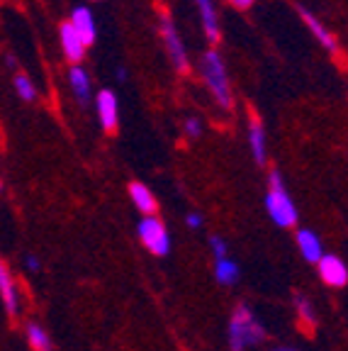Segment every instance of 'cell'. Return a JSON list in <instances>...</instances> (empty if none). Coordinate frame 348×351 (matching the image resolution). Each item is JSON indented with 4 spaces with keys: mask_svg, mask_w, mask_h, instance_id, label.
<instances>
[{
    "mask_svg": "<svg viewBox=\"0 0 348 351\" xmlns=\"http://www.w3.org/2000/svg\"><path fill=\"white\" fill-rule=\"evenodd\" d=\"M268 341V329L256 317L249 302H239L227 324V344L229 351H249L258 349Z\"/></svg>",
    "mask_w": 348,
    "mask_h": 351,
    "instance_id": "1",
    "label": "cell"
},
{
    "mask_svg": "<svg viewBox=\"0 0 348 351\" xmlns=\"http://www.w3.org/2000/svg\"><path fill=\"white\" fill-rule=\"evenodd\" d=\"M266 213L271 222L280 230H293L297 225L299 213L295 205L293 195H290L288 186H285L280 171L273 169L268 176V191H266Z\"/></svg>",
    "mask_w": 348,
    "mask_h": 351,
    "instance_id": "2",
    "label": "cell"
},
{
    "mask_svg": "<svg viewBox=\"0 0 348 351\" xmlns=\"http://www.w3.org/2000/svg\"><path fill=\"white\" fill-rule=\"evenodd\" d=\"M200 73H202L205 86L210 88L212 98L217 100L219 108H224V110L232 108V88H229L227 66H224L217 49L205 51V56H202V61H200Z\"/></svg>",
    "mask_w": 348,
    "mask_h": 351,
    "instance_id": "3",
    "label": "cell"
},
{
    "mask_svg": "<svg viewBox=\"0 0 348 351\" xmlns=\"http://www.w3.org/2000/svg\"><path fill=\"white\" fill-rule=\"evenodd\" d=\"M136 237H139V241H142L144 247H147V252L153 254V256H169L171 254V232L158 215L139 219Z\"/></svg>",
    "mask_w": 348,
    "mask_h": 351,
    "instance_id": "4",
    "label": "cell"
},
{
    "mask_svg": "<svg viewBox=\"0 0 348 351\" xmlns=\"http://www.w3.org/2000/svg\"><path fill=\"white\" fill-rule=\"evenodd\" d=\"M158 32H161V37H164L166 51H169V56H171V61H173L175 69H178L180 73L190 71L188 51H185L183 39H180V34H178V27L173 25V20H171L169 12H164V17H161V27H158Z\"/></svg>",
    "mask_w": 348,
    "mask_h": 351,
    "instance_id": "5",
    "label": "cell"
},
{
    "mask_svg": "<svg viewBox=\"0 0 348 351\" xmlns=\"http://www.w3.org/2000/svg\"><path fill=\"white\" fill-rule=\"evenodd\" d=\"M95 112H98L100 130L105 134H114L117 127H120V105H117V95L105 88L95 95Z\"/></svg>",
    "mask_w": 348,
    "mask_h": 351,
    "instance_id": "6",
    "label": "cell"
},
{
    "mask_svg": "<svg viewBox=\"0 0 348 351\" xmlns=\"http://www.w3.org/2000/svg\"><path fill=\"white\" fill-rule=\"evenodd\" d=\"M316 274H319L321 283L329 288H346L348 285V266L336 254H324L316 263Z\"/></svg>",
    "mask_w": 348,
    "mask_h": 351,
    "instance_id": "7",
    "label": "cell"
},
{
    "mask_svg": "<svg viewBox=\"0 0 348 351\" xmlns=\"http://www.w3.org/2000/svg\"><path fill=\"white\" fill-rule=\"evenodd\" d=\"M0 302H3V310H5L8 317H17L20 315V291H17V283L12 278L10 269H8V263L3 261V256H0Z\"/></svg>",
    "mask_w": 348,
    "mask_h": 351,
    "instance_id": "8",
    "label": "cell"
},
{
    "mask_svg": "<svg viewBox=\"0 0 348 351\" xmlns=\"http://www.w3.org/2000/svg\"><path fill=\"white\" fill-rule=\"evenodd\" d=\"M59 42H61V51H64V56L69 61H71L73 66H78L83 61V56H86V44H83V39L78 37V32L73 29L71 22H61L59 27Z\"/></svg>",
    "mask_w": 348,
    "mask_h": 351,
    "instance_id": "9",
    "label": "cell"
},
{
    "mask_svg": "<svg viewBox=\"0 0 348 351\" xmlns=\"http://www.w3.org/2000/svg\"><path fill=\"white\" fill-rule=\"evenodd\" d=\"M295 241H297L299 256L305 258L307 263H312V266H316V263H319V258L324 256V244H321L319 234H316L314 230H307V227L297 230Z\"/></svg>",
    "mask_w": 348,
    "mask_h": 351,
    "instance_id": "10",
    "label": "cell"
},
{
    "mask_svg": "<svg viewBox=\"0 0 348 351\" xmlns=\"http://www.w3.org/2000/svg\"><path fill=\"white\" fill-rule=\"evenodd\" d=\"M127 191H129L132 205L142 213V217H151V215L158 213V200H156V195H153V191L147 186V183L134 181V183H129V188H127Z\"/></svg>",
    "mask_w": 348,
    "mask_h": 351,
    "instance_id": "11",
    "label": "cell"
},
{
    "mask_svg": "<svg viewBox=\"0 0 348 351\" xmlns=\"http://www.w3.org/2000/svg\"><path fill=\"white\" fill-rule=\"evenodd\" d=\"M249 147L253 154V161L258 166H263L268 161V142H266V130H263V122L256 115H251L249 120Z\"/></svg>",
    "mask_w": 348,
    "mask_h": 351,
    "instance_id": "12",
    "label": "cell"
},
{
    "mask_svg": "<svg viewBox=\"0 0 348 351\" xmlns=\"http://www.w3.org/2000/svg\"><path fill=\"white\" fill-rule=\"evenodd\" d=\"M69 22L73 25V29L78 32V37L83 39L86 47H90V44L95 42V37H98V27H95V17H92V12L88 10L86 5L76 8V10L71 12V20Z\"/></svg>",
    "mask_w": 348,
    "mask_h": 351,
    "instance_id": "13",
    "label": "cell"
},
{
    "mask_svg": "<svg viewBox=\"0 0 348 351\" xmlns=\"http://www.w3.org/2000/svg\"><path fill=\"white\" fill-rule=\"evenodd\" d=\"M299 15H302V20H305V25H307V29H310L312 34L316 37V42L324 47L327 51H338V42H336V37H334L332 32H329L324 25H321L319 20H316L314 15H312L310 10H305V8H299Z\"/></svg>",
    "mask_w": 348,
    "mask_h": 351,
    "instance_id": "14",
    "label": "cell"
},
{
    "mask_svg": "<svg viewBox=\"0 0 348 351\" xmlns=\"http://www.w3.org/2000/svg\"><path fill=\"white\" fill-rule=\"evenodd\" d=\"M25 339H27V346L32 351H54V341H51L47 327L34 322V319L25 322Z\"/></svg>",
    "mask_w": 348,
    "mask_h": 351,
    "instance_id": "15",
    "label": "cell"
},
{
    "mask_svg": "<svg viewBox=\"0 0 348 351\" xmlns=\"http://www.w3.org/2000/svg\"><path fill=\"white\" fill-rule=\"evenodd\" d=\"M241 278V266L234 261L232 256H224V258H214V280L224 288H232L236 285Z\"/></svg>",
    "mask_w": 348,
    "mask_h": 351,
    "instance_id": "16",
    "label": "cell"
},
{
    "mask_svg": "<svg viewBox=\"0 0 348 351\" xmlns=\"http://www.w3.org/2000/svg\"><path fill=\"white\" fill-rule=\"evenodd\" d=\"M69 83H71V90H73V95H76L78 103L86 105L92 95V86H90V76H88V71L81 64L69 69Z\"/></svg>",
    "mask_w": 348,
    "mask_h": 351,
    "instance_id": "17",
    "label": "cell"
},
{
    "mask_svg": "<svg viewBox=\"0 0 348 351\" xmlns=\"http://www.w3.org/2000/svg\"><path fill=\"white\" fill-rule=\"evenodd\" d=\"M197 10H200L202 29H205L210 42H219V22H217V10H214L212 0H195Z\"/></svg>",
    "mask_w": 348,
    "mask_h": 351,
    "instance_id": "18",
    "label": "cell"
},
{
    "mask_svg": "<svg viewBox=\"0 0 348 351\" xmlns=\"http://www.w3.org/2000/svg\"><path fill=\"white\" fill-rule=\"evenodd\" d=\"M293 302H295V310H297L299 319H302L307 327H316V313H314V305H312L310 298H307L305 293H295Z\"/></svg>",
    "mask_w": 348,
    "mask_h": 351,
    "instance_id": "19",
    "label": "cell"
},
{
    "mask_svg": "<svg viewBox=\"0 0 348 351\" xmlns=\"http://www.w3.org/2000/svg\"><path fill=\"white\" fill-rule=\"evenodd\" d=\"M12 83H15V90H17V95H20L25 103H34V100L39 98V90H37V86L32 83V78L27 76V73H22V71H17L15 73V78H12Z\"/></svg>",
    "mask_w": 348,
    "mask_h": 351,
    "instance_id": "20",
    "label": "cell"
},
{
    "mask_svg": "<svg viewBox=\"0 0 348 351\" xmlns=\"http://www.w3.org/2000/svg\"><path fill=\"white\" fill-rule=\"evenodd\" d=\"M207 244H210V252H212L214 258L229 256V244H227V239H224L222 234H212L210 239H207Z\"/></svg>",
    "mask_w": 348,
    "mask_h": 351,
    "instance_id": "21",
    "label": "cell"
},
{
    "mask_svg": "<svg viewBox=\"0 0 348 351\" xmlns=\"http://www.w3.org/2000/svg\"><path fill=\"white\" fill-rule=\"evenodd\" d=\"M22 269L27 271V274H39V271L44 269V261L39 254L34 252H25L22 254Z\"/></svg>",
    "mask_w": 348,
    "mask_h": 351,
    "instance_id": "22",
    "label": "cell"
},
{
    "mask_svg": "<svg viewBox=\"0 0 348 351\" xmlns=\"http://www.w3.org/2000/svg\"><path fill=\"white\" fill-rule=\"evenodd\" d=\"M183 132L188 139H197L202 134V122L197 120V117H188V120L183 122Z\"/></svg>",
    "mask_w": 348,
    "mask_h": 351,
    "instance_id": "23",
    "label": "cell"
},
{
    "mask_svg": "<svg viewBox=\"0 0 348 351\" xmlns=\"http://www.w3.org/2000/svg\"><path fill=\"white\" fill-rule=\"evenodd\" d=\"M185 225L190 227V230H202L205 219H202L200 213H188V215H185Z\"/></svg>",
    "mask_w": 348,
    "mask_h": 351,
    "instance_id": "24",
    "label": "cell"
},
{
    "mask_svg": "<svg viewBox=\"0 0 348 351\" xmlns=\"http://www.w3.org/2000/svg\"><path fill=\"white\" fill-rule=\"evenodd\" d=\"M229 3H232V5H234L236 10H249V8L253 5L256 0H229Z\"/></svg>",
    "mask_w": 348,
    "mask_h": 351,
    "instance_id": "25",
    "label": "cell"
},
{
    "mask_svg": "<svg viewBox=\"0 0 348 351\" xmlns=\"http://www.w3.org/2000/svg\"><path fill=\"white\" fill-rule=\"evenodd\" d=\"M5 64H8V66H10V69H15V64H17V61H15V56H12V54H8Z\"/></svg>",
    "mask_w": 348,
    "mask_h": 351,
    "instance_id": "26",
    "label": "cell"
},
{
    "mask_svg": "<svg viewBox=\"0 0 348 351\" xmlns=\"http://www.w3.org/2000/svg\"><path fill=\"white\" fill-rule=\"evenodd\" d=\"M275 351H295V349H290V346H280V349H275Z\"/></svg>",
    "mask_w": 348,
    "mask_h": 351,
    "instance_id": "27",
    "label": "cell"
}]
</instances>
